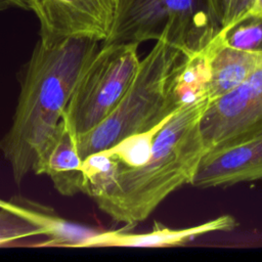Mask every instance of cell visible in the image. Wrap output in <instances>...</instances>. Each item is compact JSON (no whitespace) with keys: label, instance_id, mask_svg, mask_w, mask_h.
<instances>
[{"label":"cell","instance_id":"1","mask_svg":"<svg viewBox=\"0 0 262 262\" xmlns=\"http://www.w3.org/2000/svg\"><path fill=\"white\" fill-rule=\"evenodd\" d=\"M209 103L206 93L184 102L159 129L141 165H125L107 150L84 159L83 193L117 222L144 221L173 191L191 184L207 152L200 122Z\"/></svg>","mask_w":262,"mask_h":262},{"label":"cell","instance_id":"2","mask_svg":"<svg viewBox=\"0 0 262 262\" xmlns=\"http://www.w3.org/2000/svg\"><path fill=\"white\" fill-rule=\"evenodd\" d=\"M100 41L68 37L51 44L39 40L26 64L12 122L0 140V151L19 184L54 134L76 84Z\"/></svg>","mask_w":262,"mask_h":262},{"label":"cell","instance_id":"3","mask_svg":"<svg viewBox=\"0 0 262 262\" xmlns=\"http://www.w3.org/2000/svg\"><path fill=\"white\" fill-rule=\"evenodd\" d=\"M187 56L165 39L157 40L139 61L130 86L114 111L89 131L76 135L81 159L165 123L184 103L178 86Z\"/></svg>","mask_w":262,"mask_h":262},{"label":"cell","instance_id":"4","mask_svg":"<svg viewBox=\"0 0 262 262\" xmlns=\"http://www.w3.org/2000/svg\"><path fill=\"white\" fill-rule=\"evenodd\" d=\"M207 0H118L113 24L101 44L165 39L192 55L219 33Z\"/></svg>","mask_w":262,"mask_h":262},{"label":"cell","instance_id":"5","mask_svg":"<svg viewBox=\"0 0 262 262\" xmlns=\"http://www.w3.org/2000/svg\"><path fill=\"white\" fill-rule=\"evenodd\" d=\"M138 44H101L81 74L63 118L73 131L85 133L117 106L139 64Z\"/></svg>","mask_w":262,"mask_h":262},{"label":"cell","instance_id":"6","mask_svg":"<svg viewBox=\"0 0 262 262\" xmlns=\"http://www.w3.org/2000/svg\"><path fill=\"white\" fill-rule=\"evenodd\" d=\"M200 129L207 150L262 135V63L237 88L209 103Z\"/></svg>","mask_w":262,"mask_h":262},{"label":"cell","instance_id":"7","mask_svg":"<svg viewBox=\"0 0 262 262\" xmlns=\"http://www.w3.org/2000/svg\"><path fill=\"white\" fill-rule=\"evenodd\" d=\"M30 4L40 24L39 40L45 44L75 36L103 42L115 15L113 0H30Z\"/></svg>","mask_w":262,"mask_h":262},{"label":"cell","instance_id":"8","mask_svg":"<svg viewBox=\"0 0 262 262\" xmlns=\"http://www.w3.org/2000/svg\"><path fill=\"white\" fill-rule=\"evenodd\" d=\"M262 180V135L207 150L191 181L194 187H221Z\"/></svg>","mask_w":262,"mask_h":262},{"label":"cell","instance_id":"9","mask_svg":"<svg viewBox=\"0 0 262 262\" xmlns=\"http://www.w3.org/2000/svg\"><path fill=\"white\" fill-rule=\"evenodd\" d=\"M82 163L76 133L62 117L54 134L37 157L32 171L36 175H47L61 195L73 196L83 192Z\"/></svg>","mask_w":262,"mask_h":262},{"label":"cell","instance_id":"10","mask_svg":"<svg viewBox=\"0 0 262 262\" xmlns=\"http://www.w3.org/2000/svg\"><path fill=\"white\" fill-rule=\"evenodd\" d=\"M208 79L205 92L210 102L231 92L262 63V52L228 46L216 36L206 46Z\"/></svg>","mask_w":262,"mask_h":262},{"label":"cell","instance_id":"11","mask_svg":"<svg viewBox=\"0 0 262 262\" xmlns=\"http://www.w3.org/2000/svg\"><path fill=\"white\" fill-rule=\"evenodd\" d=\"M236 226L235 219L230 215H223L200 225L172 229L161 224L155 225L150 232L125 233L122 231L96 232L89 237L83 248L90 247H173L181 246L195 236L214 232L228 231Z\"/></svg>","mask_w":262,"mask_h":262},{"label":"cell","instance_id":"12","mask_svg":"<svg viewBox=\"0 0 262 262\" xmlns=\"http://www.w3.org/2000/svg\"><path fill=\"white\" fill-rule=\"evenodd\" d=\"M21 204L17 203L16 198L6 202L0 200V208L8 209L16 214L28 218L37 224L45 232V239L36 246L39 247H73L83 248L86 241L96 231L70 222L60 218L49 208H45L38 204H34L25 199H20Z\"/></svg>","mask_w":262,"mask_h":262},{"label":"cell","instance_id":"13","mask_svg":"<svg viewBox=\"0 0 262 262\" xmlns=\"http://www.w3.org/2000/svg\"><path fill=\"white\" fill-rule=\"evenodd\" d=\"M216 37L228 46L262 52V15H246L222 29Z\"/></svg>","mask_w":262,"mask_h":262},{"label":"cell","instance_id":"14","mask_svg":"<svg viewBox=\"0 0 262 262\" xmlns=\"http://www.w3.org/2000/svg\"><path fill=\"white\" fill-rule=\"evenodd\" d=\"M44 236L45 232L28 218L0 208V247L14 245L26 238Z\"/></svg>","mask_w":262,"mask_h":262},{"label":"cell","instance_id":"15","mask_svg":"<svg viewBox=\"0 0 262 262\" xmlns=\"http://www.w3.org/2000/svg\"><path fill=\"white\" fill-rule=\"evenodd\" d=\"M254 2L255 0H224L221 30L244 17Z\"/></svg>","mask_w":262,"mask_h":262},{"label":"cell","instance_id":"16","mask_svg":"<svg viewBox=\"0 0 262 262\" xmlns=\"http://www.w3.org/2000/svg\"><path fill=\"white\" fill-rule=\"evenodd\" d=\"M207 4H208V8H209V11H210V14H211L213 20L217 24V26L221 30L224 0H207Z\"/></svg>","mask_w":262,"mask_h":262},{"label":"cell","instance_id":"17","mask_svg":"<svg viewBox=\"0 0 262 262\" xmlns=\"http://www.w3.org/2000/svg\"><path fill=\"white\" fill-rule=\"evenodd\" d=\"M10 6L18 7L25 10H31L30 0H6Z\"/></svg>","mask_w":262,"mask_h":262},{"label":"cell","instance_id":"18","mask_svg":"<svg viewBox=\"0 0 262 262\" xmlns=\"http://www.w3.org/2000/svg\"><path fill=\"white\" fill-rule=\"evenodd\" d=\"M246 15H262V0H255L253 6Z\"/></svg>","mask_w":262,"mask_h":262},{"label":"cell","instance_id":"19","mask_svg":"<svg viewBox=\"0 0 262 262\" xmlns=\"http://www.w3.org/2000/svg\"><path fill=\"white\" fill-rule=\"evenodd\" d=\"M8 7H10L9 3L5 0H0V11H3L5 9H7Z\"/></svg>","mask_w":262,"mask_h":262},{"label":"cell","instance_id":"20","mask_svg":"<svg viewBox=\"0 0 262 262\" xmlns=\"http://www.w3.org/2000/svg\"><path fill=\"white\" fill-rule=\"evenodd\" d=\"M113 2H114V4H115V9H116V5H117V2H118V0H113Z\"/></svg>","mask_w":262,"mask_h":262}]
</instances>
